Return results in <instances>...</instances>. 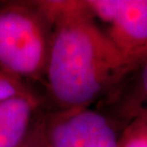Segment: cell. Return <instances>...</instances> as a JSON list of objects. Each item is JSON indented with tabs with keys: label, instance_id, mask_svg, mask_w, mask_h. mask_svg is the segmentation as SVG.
<instances>
[{
	"label": "cell",
	"instance_id": "cell-2",
	"mask_svg": "<svg viewBox=\"0 0 147 147\" xmlns=\"http://www.w3.org/2000/svg\"><path fill=\"white\" fill-rule=\"evenodd\" d=\"M51 27L33 2L0 7V69L19 80L45 81Z\"/></svg>",
	"mask_w": 147,
	"mask_h": 147
},
{
	"label": "cell",
	"instance_id": "cell-7",
	"mask_svg": "<svg viewBox=\"0 0 147 147\" xmlns=\"http://www.w3.org/2000/svg\"><path fill=\"white\" fill-rule=\"evenodd\" d=\"M33 95L22 80H19L0 69V102L16 96Z\"/></svg>",
	"mask_w": 147,
	"mask_h": 147
},
{
	"label": "cell",
	"instance_id": "cell-5",
	"mask_svg": "<svg viewBox=\"0 0 147 147\" xmlns=\"http://www.w3.org/2000/svg\"><path fill=\"white\" fill-rule=\"evenodd\" d=\"M38 106L35 95L16 96L0 102V147H21Z\"/></svg>",
	"mask_w": 147,
	"mask_h": 147
},
{
	"label": "cell",
	"instance_id": "cell-4",
	"mask_svg": "<svg viewBox=\"0 0 147 147\" xmlns=\"http://www.w3.org/2000/svg\"><path fill=\"white\" fill-rule=\"evenodd\" d=\"M48 147H119V134L111 121L89 107L65 109L46 130Z\"/></svg>",
	"mask_w": 147,
	"mask_h": 147
},
{
	"label": "cell",
	"instance_id": "cell-3",
	"mask_svg": "<svg viewBox=\"0 0 147 147\" xmlns=\"http://www.w3.org/2000/svg\"><path fill=\"white\" fill-rule=\"evenodd\" d=\"M96 22L123 51L147 56V0H82Z\"/></svg>",
	"mask_w": 147,
	"mask_h": 147
},
{
	"label": "cell",
	"instance_id": "cell-1",
	"mask_svg": "<svg viewBox=\"0 0 147 147\" xmlns=\"http://www.w3.org/2000/svg\"><path fill=\"white\" fill-rule=\"evenodd\" d=\"M51 27L46 83L65 109L89 107L147 56L123 51L88 14L82 0L33 1Z\"/></svg>",
	"mask_w": 147,
	"mask_h": 147
},
{
	"label": "cell",
	"instance_id": "cell-8",
	"mask_svg": "<svg viewBox=\"0 0 147 147\" xmlns=\"http://www.w3.org/2000/svg\"><path fill=\"white\" fill-rule=\"evenodd\" d=\"M138 71H140V78H141L142 92L144 97H145V100H146L147 102V60L141 65V68L138 69Z\"/></svg>",
	"mask_w": 147,
	"mask_h": 147
},
{
	"label": "cell",
	"instance_id": "cell-6",
	"mask_svg": "<svg viewBox=\"0 0 147 147\" xmlns=\"http://www.w3.org/2000/svg\"><path fill=\"white\" fill-rule=\"evenodd\" d=\"M119 147H147V108L135 116L119 134Z\"/></svg>",
	"mask_w": 147,
	"mask_h": 147
},
{
	"label": "cell",
	"instance_id": "cell-9",
	"mask_svg": "<svg viewBox=\"0 0 147 147\" xmlns=\"http://www.w3.org/2000/svg\"><path fill=\"white\" fill-rule=\"evenodd\" d=\"M21 147H24V146H23V145H22V146H21Z\"/></svg>",
	"mask_w": 147,
	"mask_h": 147
}]
</instances>
